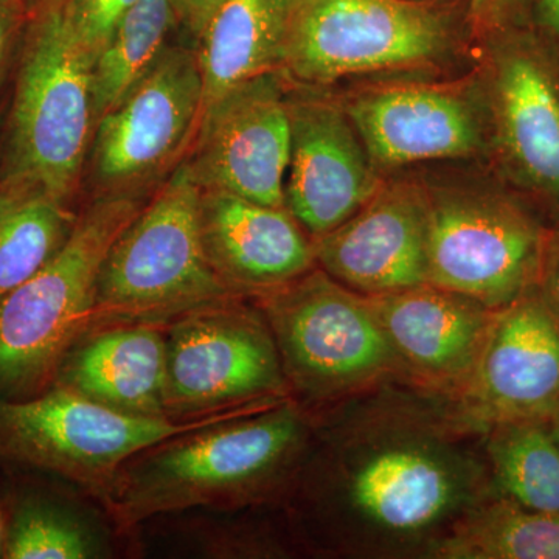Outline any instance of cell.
Listing matches in <instances>:
<instances>
[{
    "instance_id": "6da1fadb",
    "label": "cell",
    "mask_w": 559,
    "mask_h": 559,
    "mask_svg": "<svg viewBox=\"0 0 559 559\" xmlns=\"http://www.w3.org/2000/svg\"><path fill=\"white\" fill-rule=\"evenodd\" d=\"M314 418L280 502L301 554L430 558L496 492L484 429L443 396L393 382Z\"/></svg>"
},
{
    "instance_id": "7a4b0ae2",
    "label": "cell",
    "mask_w": 559,
    "mask_h": 559,
    "mask_svg": "<svg viewBox=\"0 0 559 559\" xmlns=\"http://www.w3.org/2000/svg\"><path fill=\"white\" fill-rule=\"evenodd\" d=\"M314 423L289 399L168 437L120 466L103 506L130 539L142 522L164 514L282 502Z\"/></svg>"
},
{
    "instance_id": "3957f363",
    "label": "cell",
    "mask_w": 559,
    "mask_h": 559,
    "mask_svg": "<svg viewBox=\"0 0 559 559\" xmlns=\"http://www.w3.org/2000/svg\"><path fill=\"white\" fill-rule=\"evenodd\" d=\"M148 200L92 197L62 248L0 299V399L28 400L53 385L61 360L90 331L109 249Z\"/></svg>"
},
{
    "instance_id": "277c9868",
    "label": "cell",
    "mask_w": 559,
    "mask_h": 559,
    "mask_svg": "<svg viewBox=\"0 0 559 559\" xmlns=\"http://www.w3.org/2000/svg\"><path fill=\"white\" fill-rule=\"evenodd\" d=\"M250 299L270 325L290 400L312 415L407 384L369 299L320 267Z\"/></svg>"
},
{
    "instance_id": "5b68a950",
    "label": "cell",
    "mask_w": 559,
    "mask_h": 559,
    "mask_svg": "<svg viewBox=\"0 0 559 559\" xmlns=\"http://www.w3.org/2000/svg\"><path fill=\"white\" fill-rule=\"evenodd\" d=\"M201 190L183 160L121 231L98 275L90 331L167 325L202 305L235 297L205 255Z\"/></svg>"
},
{
    "instance_id": "8992f818",
    "label": "cell",
    "mask_w": 559,
    "mask_h": 559,
    "mask_svg": "<svg viewBox=\"0 0 559 559\" xmlns=\"http://www.w3.org/2000/svg\"><path fill=\"white\" fill-rule=\"evenodd\" d=\"M92 68L61 0H50L22 50L0 180L32 183L72 201L94 138Z\"/></svg>"
},
{
    "instance_id": "52a82bcc",
    "label": "cell",
    "mask_w": 559,
    "mask_h": 559,
    "mask_svg": "<svg viewBox=\"0 0 559 559\" xmlns=\"http://www.w3.org/2000/svg\"><path fill=\"white\" fill-rule=\"evenodd\" d=\"M450 11L421 0H289L282 72L322 90L371 73L436 69L459 53Z\"/></svg>"
},
{
    "instance_id": "ba28073f",
    "label": "cell",
    "mask_w": 559,
    "mask_h": 559,
    "mask_svg": "<svg viewBox=\"0 0 559 559\" xmlns=\"http://www.w3.org/2000/svg\"><path fill=\"white\" fill-rule=\"evenodd\" d=\"M428 283L500 310L539 283L547 230L492 179L423 180Z\"/></svg>"
},
{
    "instance_id": "9c48e42d",
    "label": "cell",
    "mask_w": 559,
    "mask_h": 559,
    "mask_svg": "<svg viewBox=\"0 0 559 559\" xmlns=\"http://www.w3.org/2000/svg\"><path fill=\"white\" fill-rule=\"evenodd\" d=\"M271 406L274 403L253 404L194 419L143 418L51 385L33 399H0V465L49 474L103 503L120 466L139 451Z\"/></svg>"
},
{
    "instance_id": "30bf717a",
    "label": "cell",
    "mask_w": 559,
    "mask_h": 559,
    "mask_svg": "<svg viewBox=\"0 0 559 559\" xmlns=\"http://www.w3.org/2000/svg\"><path fill=\"white\" fill-rule=\"evenodd\" d=\"M165 326V409L194 419L289 400L277 345L249 297L194 308Z\"/></svg>"
},
{
    "instance_id": "8fae6325",
    "label": "cell",
    "mask_w": 559,
    "mask_h": 559,
    "mask_svg": "<svg viewBox=\"0 0 559 559\" xmlns=\"http://www.w3.org/2000/svg\"><path fill=\"white\" fill-rule=\"evenodd\" d=\"M204 84L194 49L168 46L124 100L95 124L90 157L92 197L146 190L176 170L197 139Z\"/></svg>"
},
{
    "instance_id": "7c38bea8",
    "label": "cell",
    "mask_w": 559,
    "mask_h": 559,
    "mask_svg": "<svg viewBox=\"0 0 559 559\" xmlns=\"http://www.w3.org/2000/svg\"><path fill=\"white\" fill-rule=\"evenodd\" d=\"M484 40L489 157L509 186L559 210V51L532 24Z\"/></svg>"
},
{
    "instance_id": "4fadbf2b",
    "label": "cell",
    "mask_w": 559,
    "mask_h": 559,
    "mask_svg": "<svg viewBox=\"0 0 559 559\" xmlns=\"http://www.w3.org/2000/svg\"><path fill=\"white\" fill-rule=\"evenodd\" d=\"M374 167L489 157V106L481 70L459 81H389L342 100Z\"/></svg>"
},
{
    "instance_id": "5bb4252c",
    "label": "cell",
    "mask_w": 559,
    "mask_h": 559,
    "mask_svg": "<svg viewBox=\"0 0 559 559\" xmlns=\"http://www.w3.org/2000/svg\"><path fill=\"white\" fill-rule=\"evenodd\" d=\"M289 80L282 70L231 87L202 110L186 164L202 190L286 207Z\"/></svg>"
},
{
    "instance_id": "9a60e30c",
    "label": "cell",
    "mask_w": 559,
    "mask_h": 559,
    "mask_svg": "<svg viewBox=\"0 0 559 559\" xmlns=\"http://www.w3.org/2000/svg\"><path fill=\"white\" fill-rule=\"evenodd\" d=\"M288 109L285 205L314 240L355 215L380 190L384 176L342 100L289 81Z\"/></svg>"
},
{
    "instance_id": "2e32d148",
    "label": "cell",
    "mask_w": 559,
    "mask_h": 559,
    "mask_svg": "<svg viewBox=\"0 0 559 559\" xmlns=\"http://www.w3.org/2000/svg\"><path fill=\"white\" fill-rule=\"evenodd\" d=\"M559 403V318L539 286L496 310L476 369L452 407L480 429L546 419Z\"/></svg>"
},
{
    "instance_id": "e0dca14e",
    "label": "cell",
    "mask_w": 559,
    "mask_h": 559,
    "mask_svg": "<svg viewBox=\"0 0 559 559\" xmlns=\"http://www.w3.org/2000/svg\"><path fill=\"white\" fill-rule=\"evenodd\" d=\"M312 245L318 267L362 296L428 283V207L421 179H384L355 215Z\"/></svg>"
},
{
    "instance_id": "ac0fdd59",
    "label": "cell",
    "mask_w": 559,
    "mask_h": 559,
    "mask_svg": "<svg viewBox=\"0 0 559 559\" xmlns=\"http://www.w3.org/2000/svg\"><path fill=\"white\" fill-rule=\"evenodd\" d=\"M367 299L407 384L454 400L476 369L496 311L430 283Z\"/></svg>"
},
{
    "instance_id": "d6986e66",
    "label": "cell",
    "mask_w": 559,
    "mask_h": 559,
    "mask_svg": "<svg viewBox=\"0 0 559 559\" xmlns=\"http://www.w3.org/2000/svg\"><path fill=\"white\" fill-rule=\"evenodd\" d=\"M200 219L210 266L235 296L270 293L318 266L312 238L286 207L201 190Z\"/></svg>"
},
{
    "instance_id": "ffe728a7",
    "label": "cell",
    "mask_w": 559,
    "mask_h": 559,
    "mask_svg": "<svg viewBox=\"0 0 559 559\" xmlns=\"http://www.w3.org/2000/svg\"><path fill=\"white\" fill-rule=\"evenodd\" d=\"M165 381V326L119 323L83 334L61 360L53 385L120 414L170 418Z\"/></svg>"
},
{
    "instance_id": "44dd1931",
    "label": "cell",
    "mask_w": 559,
    "mask_h": 559,
    "mask_svg": "<svg viewBox=\"0 0 559 559\" xmlns=\"http://www.w3.org/2000/svg\"><path fill=\"white\" fill-rule=\"evenodd\" d=\"M134 554L200 559L288 558L301 554L282 503L197 509L142 522L130 535Z\"/></svg>"
},
{
    "instance_id": "7402d4cb",
    "label": "cell",
    "mask_w": 559,
    "mask_h": 559,
    "mask_svg": "<svg viewBox=\"0 0 559 559\" xmlns=\"http://www.w3.org/2000/svg\"><path fill=\"white\" fill-rule=\"evenodd\" d=\"M121 540L130 543L100 500L84 489L31 488L13 500L0 557L109 559Z\"/></svg>"
},
{
    "instance_id": "603a6c76",
    "label": "cell",
    "mask_w": 559,
    "mask_h": 559,
    "mask_svg": "<svg viewBox=\"0 0 559 559\" xmlns=\"http://www.w3.org/2000/svg\"><path fill=\"white\" fill-rule=\"evenodd\" d=\"M288 7L289 0L221 3L194 47L204 106L245 81L282 70Z\"/></svg>"
},
{
    "instance_id": "cb8c5ba5",
    "label": "cell",
    "mask_w": 559,
    "mask_h": 559,
    "mask_svg": "<svg viewBox=\"0 0 559 559\" xmlns=\"http://www.w3.org/2000/svg\"><path fill=\"white\" fill-rule=\"evenodd\" d=\"M76 219L70 201L32 183L0 180V299L62 248Z\"/></svg>"
},
{
    "instance_id": "d4e9b609",
    "label": "cell",
    "mask_w": 559,
    "mask_h": 559,
    "mask_svg": "<svg viewBox=\"0 0 559 559\" xmlns=\"http://www.w3.org/2000/svg\"><path fill=\"white\" fill-rule=\"evenodd\" d=\"M430 558L559 559V513L492 492L452 525Z\"/></svg>"
},
{
    "instance_id": "484cf974",
    "label": "cell",
    "mask_w": 559,
    "mask_h": 559,
    "mask_svg": "<svg viewBox=\"0 0 559 559\" xmlns=\"http://www.w3.org/2000/svg\"><path fill=\"white\" fill-rule=\"evenodd\" d=\"M484 450L498 495L530 510L559 513V448L546 419L488 426Z\"/></svg>"
},
{
    "instance_id": "4316f807",
    "label": "cell",
    "mask_w": 559,
    "mask_h": 559,
    "mask_svg": "<svg viewBox=\"0 0 559 559\" xmlns=\"http://www.w3.org/2000/svg\"><path fill=\"white\" fill-rule=\"evenodd\" d=\"M176 21L175 0H138L124 14L92 68L95 124L159 61Z\"/></svg>"
},
{
    "instance_id": "83f0119b",
    "label": "cell",
    "mask_w": 559,
    "mask_h": 559,
    "mask_svg": "<svg viewBox=\"0 0 559 559\" xmlns=\"http://www.w3.org/2000/svg\"><path fill=\"white\" fill-rule=\"evenodd\" d=\"M135 2L138 0H61V7L70 31L95 62Z\"/></svg>"
},
{
    "instance_id": "f1b7e54d",
    "label": "cell",
    "mask_w": 559,
    "mask_h": 559,
    "mask_svg": "<svg viewBox=\"0 0 559 559\" xmlns=\"http://www.w3.org/2000/svg\"><path fill=\"white\" fill-rule=\"evenodd\" d=\"M533 0H469V20L481 36L532 24Z\"/></svg>"
},
{
    "instance_id": "f546056e",
    "label": "cell",
    "mask_w": 559,
    "mask_h": 559,
    "mask_svg": "<svg viewBox=\"0 0 559 559\" xmlns=\"http://www.w3.org/2000/svg\"><path fill=\"white\" fill-rule=\"evenodd\" d=\"M538 286L559 318V231H547Z\"/></svg>"
},
{
    "instance_id": "4dcf8cb0",
    "label": "cell",
    "mask_w": 559,
    "mask_h": 559,
    "mask_svg": "<svg viewBox=\"0 0 559 559\" xmlns=\"http://www.w3.org/2000/svg\"><path fill=\"white\" fill-rule=\"evenodd\" d=\"M224 0H175L179 21L194 39L200 38L205 24Z\"/></svg>"
},
{
    "instance_id": "1f68e13d",
    "label": "cell",
    "mask_w": 559,
    "mask_h": 559,
    "mask_svg": "<svg viewBox=\"0 0 559 559\" xmlns=\"http://www.w3.org/2000/svg\"><path fill=\"white\" fill-rule=\"evenodd\" d=\"M532 25L559 51V0H533Z\"/></svg>"
},
{
    "instance_id": "d6a6232c",
    "label": "cell",
    "mask_w": 559,
    "mask_h": 559,
    "mask_svg": "<svg viewBox=\"0 0 559 559\" xmlns=\"http://www.w3.org/2000/svg\"><path fill=\"white\" fill-rule=\"evenodd\" d=\"M21 10L20 7L0 0V75H2L3 66L13 46L14 36L20 28Z\"/></svg>"
},
{
    "instance_id": "836d02e7",
    "label": "cell",
    "mask_w": 559,
    "mask_h": 559,
    "mask_svg": "<svg viewBox=\"0 0 559 559\" xmlns=\"http://www.w3.org/2000/svg\"><path fill=\"white\" fill-rule=\"evenodd\" d=\"M546 421L547 426H549L551 437H554L555 443H557L559 448V403L554 407V411L550 412Z\"/></svg>"
},
{
    "instance_id": "e575fe53",
    "label": "cell",
    "mask_w": 559,
    "mask_h": 559,
    "mask_svg": "<svg viewBox=\"0 0 559 559\" xmlns=\"http://www.w3.org/2000/svg\"><path fill=\"white\" fill-rule=\"evenodd\" d=\"M3 535H5V518L0 511V547H2Z\"/></svg>"
},
{
    "instance_id": "d590c367",
    "label": "cell",
    "mask_w": 559,
    "mask_h": 559,
    "mask_svg": "<svg viewBox=\"0 0 559 559\" xmlns=\"http://www.w3.org/2000/svg\"><path fill=\"white\" fill-rule=\"evenodd\" d=\"M7 2L13 3V5L20 7V0H7Z\"/></svg>"
},
{
    "instance_id": "8d00e7d4",
    "label": "cell",
    "mask_w": 559,
    "mask_h": 559,
    "mask_svg": "<svg viewBox=\"0 0 559 559\" xmlns=\"http://www.w3.org/2000/svg\"><path fill=\"white\" fill-rule=\"evenodd\" d=\"M421 2H425V0H421Z\"/></svg>"
}]
</instances>
